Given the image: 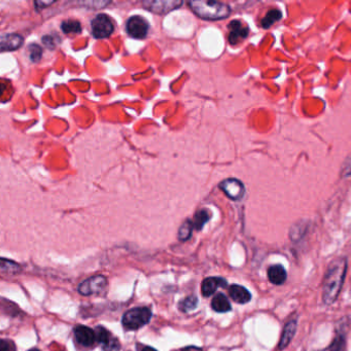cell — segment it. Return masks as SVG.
<instances>
[{"instance_id":"cell-7","label":"cell","mask_w":351,"mask_h":351,"mask_svg":"<svg viewBox=\"0 0 351 351\" xmlns=\"http://www.w3.org/2000/svg\"><path fill=\"white\" fill-rule=\"evenodd\" d=\"M220 189L232 200H240L245 194V188L241 181L237 179H227L221 182Z\"/></svg>"},{"instance_id":"cell-3","label":"cell","mask_w":351,"mask_h":351,"mask_svg":"<svg viewBox=\"0 0 351 351\" xmlns=\"http://www.w3.org/2000/svg\"><path fill=\"white\" fill-rule=\"evenodd\" d=\"M151 310L147 307L134 308L127 311L123 316V325L131 330L139 329L150 321Z\"/></svg>"},{"instance_id":"cell-9","label":"cell","mask_w":351,"mask_h":351,"mask_svg":"<svg viewBox=\"0 0 351 351\" xmlns=\"http://www.w3.org/2000/svg\"><path fill=\"white\" fill-rule=\"evenodd\" d=\"M229 36L228 40L231 45H237L238 43L244 41L248 36L249 29L243 23L238 20H233L229 24Z\"/></svg>"},{"instance_id":"cell-18","label":"cell","mask_w":351,"mask_h":351,"mask_svg":"<svg viewBox=\"0 0 351 351\" xmlns=\"http://www.w3.org/2000/svg\"><path fill=\"white\" fill-rule=\"evenodd\" d=\"M61 29L66 34H77L82 31V25L80 21L75 19H68L61 23Z\"/></svg>"},{"instance_id":"cell-12","label":"cell","mask_w":351,"mask_h":351,"mask_svg":"<svg viewBox=\"0 0 351 351\" xmlns=\"http://www.w3.org/2000/svg\"><path fill=\"white\" fill-rule=\"evenodd\" d=\"M2 50L15 51L20 48L23 44V37L17 33H4L2 35Z\"/></svg>"},{"instance_id":"cell-8","label":"cell","mask_w":351,"mask_h":351,"mask_svg":"<svg viewBox=\"0 0 351 351\" xmlns=\"http://www.w3.org/2000/svg\"><path fill=\"white\" fill-rule=\"evenodd\" d=\"M183 5V2H172V0H155V2H150V0H146V2L142 3V6L155 14H167L180 6Z\"/></svg>"},{"instance_id":"cell-19","label":"cell","mask_w":351,"mask_h":351,"mask_svg":"<svg viewBox=\"0 0 351 351\" xmlns=\"http://www.w3.org/2000/svg\"><path fill=\"white\" fill-rule=\"evenodd\" d=\"M209 219H210V212L207 209L199 210L194 217V221H193L194 228L197 230H201L203 226L209 221Z\"/></svg>"},{"instance_id":"cell-5","label":"cell","mask_w":351,"mask_h":351,"mask_svg":"<svg viewBox=\"0 0 351 351\" xmlns=\"http://www.w3.org/2000/svg\"><path fill=\"white\" fill-rule=\"evenodd\" d=\"M126 30L130 36L136 40H143L148 34L149 24L141 16H132L126 23Z\"/></svg>"},{"instance_id":"cell-29","label":"cell","mask_w":351,"mask_h":351,"mask_svg":"<svg viewBox=\"0 0 351 351\" xmlns=\"http://www.w3.org/2000/svg\"><path fill=\"white\" fill-rule=\"evenodd\" d=\"M57 40L59 38H54L53 35H46L43 37V43L48 47V48H54L55 45L57 44Z\"/></svg>"},{"instance_id":"cell-15","label":"cell","mask_w":351,"mask_h":351,"mask_svg":"<svg viewBox=\"0 0 351 351\" xmlns=\"http://www.w3.org/2000/svg\"><path fill=\"white\" fill-rule=\"evenodd\" d=\"M268 278L271 283L281 285L286 280V271L281 265L271 266L268 270Z\"/></svg>"},{"instance_id":"cell-4","label":"cell","mask_w":351,"mask_h":351,"mask_svg":"<svg viewBox=\"0 0 351 351\" xmlns=\"http://www.w3.org/2000/svg\"><path fill=\"white\" fill-rule=\"evenodd\" d=\"M91 29L94 37L106 38L113 32L114 26L109 16L105 14H99L95 16L91 21Z\"/></svg>"},{"instance_id":"cell-33","label":"cell","mask_w":351,"mask_h":351,"mask_svg":"<svg viewBox=\"0 0 351 351\" xmlns=\"http://www.w3.org/2000/svg\"><path fill=\"white\" fill-rule=\"evenodd\" d=\"M29 351H40V350H38V349H36V348H33V349H30Z\"/></svg>"},{"instance_id":"cell-24","label":"cell","mask_w":351,"mask_h":351,"mask_svg":"<svg viewBox=\"0 0 351 351\" xmlns=\"http://www.w3.org/2000/svg\"><path fill=\"white\" fill-rule=\"evenodd\" d=\"M2 271L9 273V274H16V273L20 272V266H19L17 263L10 261V260L8 261L7 259H3Z\"/></svg>"},{"instance_id":"cell-10","label":"cell","mask_w":351,"mask_h":351,"mask_svg":"<svg viewBox=\"0 0 351 351\" xmlns=\"http://www.w3.org/2000/svg\"><path fill=\"white\" fill-rule=\"evenodd\" d=\"M74 337L76 342L84 347H91L97 342L95 330L85 325H79L74 328Z\"/></svg>"},{"instance_id":"cell-2","label":"cell","mask_w":351,"mask_h":351,"mask_svg":"<svg viewBox=\"0 0 351 351\" xmlns=\"http://www.w3.org/2000/svg\"><path fill=\"white\" fill-rule=\"evenodd\" d=\"M189 7L198 17L205 20H222L231 14V8L227 4L212 0H193L189 2Z\"/></svg>"},{"instance_id":"cell-28","label":"cell","mask_w":351,"mask_h":351,"mask_svg":"<svg viewBox=\"0 0 351 351\" xmlns=\"http://www.w3.org/2000/svg\"><path fill=\"white\" fill-rule=\"evenodd\" d=\"M351 175V155L345 161L342 168V177L347 178Z\"/></svg>"},{"instance_id":"cell-1","label":"cell","mask_w":351,"mask_h":351,"mask_svg":"<svg viewBox=\"0 0 351 351\" xmlns=\"http://www.w3.org/2000/svg\"><path fill=\"white\" fill-rule=\"evenodd\" d=\"M347 271V261L345 259H337L330 263L327 268L323 283V302L331 305L338 299Z\"/></svg>"},{"instance_id":"cell-26","label":"cell","mask_w":351,"mask_h":351,"mask_svg":"<svg viewBox=\"0 0 351 351\" xmlns=\"http://www.w3.org/2000/svg\"><path fill=\"white\" fill-rule=\"evenodd\" d=\"M103 351H120L121 349V344L119 342V340L111 337V339L108 341L107 344H105L104 346H102Z\"/></svg>"},{"instance_id":"cell-21","label":"cell","mask_w":351,"mask_h":351,"mask_svg":"<svg viewBox=\"0 0 351 351\" xmlns=\"http://www.w3.org/2000/svg\"><path fill=\"white\" fill-rule=\"evenodd\" d=\"M197 305H198V299L195 296H190L180 302L179 309L183 312H190L194 309H196Z\"/></svg>"},{"instance_id":"cell-13","label":"cell","mask_w":351,"mask_h":351,"mask_svg":"<svg viewBox=\"0 0 351 351\" xmlns=\"http://www.w3.org/2000/svg\"><path fill=\"white\" fill-rule=\"evenodd\" d=\"M229 295L233 301L238 304H246L251 300L250 292L243 286L233 284L229 288Z\"/></svg>"},{"instance_id":"cell-16","label":"cell","mask_w":351,"mask_h":351,"mask_svg":"<svg viewBox=\"0 0 351 351\" xmlns=\"http://www.w3.org/2000/svg\"><path fill=\"white\" fill-rule=\"evenodd\" d=\"M211 308L219 313H225L231 311V304L225 295L218 294L211 301Z\"/></svg>"},{"instance_id":"cell-14","label":"cell","mask_w":351,"mask_h":351,"mask_svg":"<svg viewBox=\"0 0 351 351\" xmlns=\"http://www.w3.org/2000/svg\"><path fill=\"white\" fill-rule=\"evenodd\" d=\"M296 330H297V320L296 319L290 320L288 323H286V325L284 326V329L282 331L280 342L278 345L279 350H283L289 345L290 341L292 340V338H294V336L296 334Z\"/></svg>"},{"instance_id":"cell-6","label":"cell","mask_w":351,"mask_h":351,"mask_svg":"<svg viewBox=\"0 0 351 351\" xmlns=\"http://www.w3.org/2000/svg\"><path fill=\"white\" fill-rule=\"evenodd\" d=\"M107 286V279L102 275H96L88 278L79 286V292L83 296L100 294Z\"/></svg>"},{"instance_id":"cell-32","label":"cell","mask_w":351,"mask_h":351,"mask_svg":"<svg viewBox=\"0 0 351 351\" xmlns=\"http://www.w3.org/2000/svg\"><path fill=\"white\" fill-rule=\"evenodd\" d=\"M141 351H157V350H155V349L152 348V347H145V348H143Z\"/></svg>"},{"instance_id":"cell-22","label":"cell","mask_w":351,"mask_h":351,"mask_svg":"<svg viewBox=\"0 0 351 351\" xmlns=\"http://www.w3.org/2000/svg\"><path fill=\"white\" fill-rule=\"evenodd\" d=\"M95 333H96V339H97V342H98L99 344H101L102 346H104L105 344L108 343V341L111 339V335L109 331L104 328L103 326H97L95 329Z\"/></svg>"},{"instance_id":"cell-11","label":"cell","mask_w":351,"mask_h":351,"mask_svg":"<svg viewBox=\"0 0 351 351\" xmlns=\"http://www.w3.org/2000/svg\"><path fill=\"white\" fill-rule=\"evenodd\" d=\"M227 281L221 277H208L203 280L201 285V291L204 297H210L219 287H225Z\"/></svg>"},{"instance_id":"cell-25","label":"cell","mask_w":351,"mask_h":351,"mask_svg":"<svg viewBox=\"0 0 351 351\" xmlns=\"http://www.w3.org/2000/svg\"><path fill=\"white\" fill-rule=\"evenodd\" d=\"M28 52H29V58H30V60L33 61V62H37V61H40V59L42 58L43 56V50L42 48L38 46V45H30L28 47Z\"/></svg>"},{"instance_id":"cell-23","label":"cell","mask_w":351,"mask_h":351,"mask_svg":"<svg viewBox=\"0 0 351 351\" xmlns=\"http://www.w3.org/2000/svg\"><path fill=\"white\" fill-rule=\"evenodd\" d=\"M346 346V338L344 333H338L333 343L330 344L327 351H344Z\"/></svg>"},{"instance_id":"cell-30","label":"cell","mask_w":351,"mask_h":351,"mask_svg":"<svg viewBox=\"0 0 351 351\" xmlns=\"http://www.w3.org/2000/svg\"><path fill=\"white\" fill-rule=\"evenodd\" d=\"M53 4H54V2H35V3H34V6H35V8H36L37 10H41V9H44L45 7L51 6V5H53Z\"/></svg>"},{"instance_id":"cell-17","label":"cell","mask_w":351,"mask_h":351,"mask_svg":"<svg viewBox=\"0 0 351 351\" xmlns=\"http://www.w3.org/2000/svg\"><path fill=\"white\" fill-rule=\"evenodd\" d=\"M281 18H282V13H281L280 10H278V9L270 10L266 14V16L262 19V21H261L262 27L265 28V29L270 28L275 22L279 21Z\"/></svg>"},{"instance_id":"cell-20","label":"cell","mask_w":351,"mask_h":351,"mask_svg":"<svg viewBox=\"0 0 351 351\" xmlns=\"http://www.w3.org/2000/svg\"><path fill=\"white\" fill-rule=\"evenodd\" d=\"M194 225L193 222L191 221H186L180 228L179 233H178V238L181 241H187L188 239H190L191 235H192V231H193Z\"/></svg>"},{"instance_id":"cell-27","label":"cell","mask_w":351,"mask_h":351,"mask_svg":"<svg viewBox=\"0 0 351 351\" xmlns=\"http://www.w3.org/2000/svg\"><path fill=\"white\" fill-rule=\"evenodd\" d=\"M0 351H16V347L12 341L3 340L0 343Z\"/></svg>"},{"instance_id":"cell-31","label":"cell","mask_w":351,"mask_h":351,"mask_svg":"<svg viewBox=\"0 0 351 351\" xmlns=\"http://www.w3.org/2000/svg\"><path fill=\"white\" fill-rule=\"evenodd\" d=\"M184 351H202L201 348H198V347H194V346H191V347H187L184 349Z\"/></svg>"}]
</instances>
